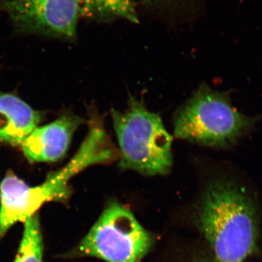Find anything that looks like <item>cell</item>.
<instances>
[{"mask_svg": "<svg viewBox=\"0 0 262 262\" xmlns=\"http://www.w3.org/2000/svg\"><path fill=\"white\" fill-rule=\"evenodd\" d=\"M155 244L152 234L129 208L111 201L68 257L98 258L106 262H141Z\"/></svg>", "mask_w": 262, "mask_h": 262, "instance_id": "cell-5", "label": "cell"}, {"mask_svg": "<svg viewBox=\"0 0 262 262\" xmlns=\"http://www.w3.org/2000/svg\"><path fill=\"white\" fill-rule=\"evenodd\" d=\"M193 262H213L212 258H208V257H201L196 258Z\"/></svg>", "mask_w": 262, "mask_h": 262, "instance_id": "cell-11", "label": "cell"}, {"mask_svg": "<svg viewBox=\"0 0 262 262\" xmlns=\"http://www.w3.org/2000/svg\"><path fill=\"white\" fill-rule=\"evenodd\" d=\"M177 139L211 148L234 144L251 127L250 117L232 106L228 96L202 83L174 113Z\"/></svg>", "mask_w": 262, "mask_h": 262, "instance_id": "cell-4", "label": "cell"}, {"mask_svg": "<svg viewBox=\"0 0 262 262\" xmlns=\"http://www.w3.org/2000/svg\"><path fill=\"white\" fill-rule=\"evenodd\" d=\"M119 159L118 149L110 140L102 117L92 113L89 134L80 149L70 163L46 180L31 187L13 172L7 174L0 184V239L18 222L37 214L49 202H63L70 196L69 183L84 168L95 164H108Z\"/></svg>", "mask_w": 262, "mask_h": 262, "instance_id": "cell-1", "label": "cell"}, {"mask_svg": "<svg viewBox=\"0 0 262 262\" xmlns=\"http://www.w3.org/2000/svg\"><path fill=\"white\" fill-rule=\"evenodd\" d=\"M80 15L93 16L112 14L137 22L136 10L130 0H80Z\"/></svg>", "mask_w": 262, "mask_h": 262, "instance_id": "cell-10", "label": "cell"}, {"mask_svg": "<svg viewBox=\"0 0 262 262\" xmlns=\"http://www.w3.org/2000/svg\"><path fill=\"white\" fill-rule=\"evenodd\" d=\"M196 208L198 227L213 253V262H246L257 251L256 208L243 188L213 177L203 186Z\"/></svg>", "mask_w": 262, "mask_h": 262, "instance_id": "cell-2", "label": "cell"}, {"mask_svg": "<svg viewBox=\"0 0 262 262\" xmlns=\"http://www.w3.org/2000/svg\"><path fill=\"white\" fill-rule=\"evenodd\" d=\"M82 122L80 117L68 115L37 127L20 144L26 158L32 163H51L61 159Z\"/></svg>", "mask_w": 262, "mask_h": 262, "instance_id": "cell-7", "label": "cell"}, {"mask_svg": "<svg viewBox=\"0 0 262 262\" xmlns=\"http://www.w3.org/2000/svg\"><path fill=\"white\" fill-rule=\"evenodd\" d=\"M111 115L119 145L118 168L146 177L170 173L173 138L160 115L131 94L127 108L123 112L113 108Z\"/></svg>", "mask_w": 262, "mask_h": 262, "instance_id": "cell-3", "label": "cell"}, {"mask_svg": "<svg viewBox=\"0 0 262 262\" xmlns=\"http://www.w3.org/2000/svg\"><path fill=\"white\" fill-rule=\"evenodd\" d=\"M24 223L23 236L13 262H44L42 234L37 213Z\"/></svg>", "mask_w": 262, "mask_h": 262, "instance_id": "cell-9", "label": "cell"}, {"mask_svg": "<svg viewBox=\"0 0 262 262\" xmlns=\"http://www.w3.org/2000/svg\"><path fill=\"white\" fill-rule=\"evenodd\" d=\"M40 113L16 96L0 93V140L20 145L35 130Z\"/></svg>", "mask_w": 262, "mask_h": 262, "instance_id": "cell-8", "label": "cell"}, {"mask_svg": "<svg viewBox=\"0 0 262 262\" xmlns=\"http://www.w3.org/2000/svg\"><path fill=\"white\" fill-rule=\"evenodd\" d=\"M0 12L16 29L51 37H75L80 0H0Z\"/></svg>", "mask_w": 262, "mask_h": 262, "instance_id": "cell-6", "label": "cell"}]
</instances>
